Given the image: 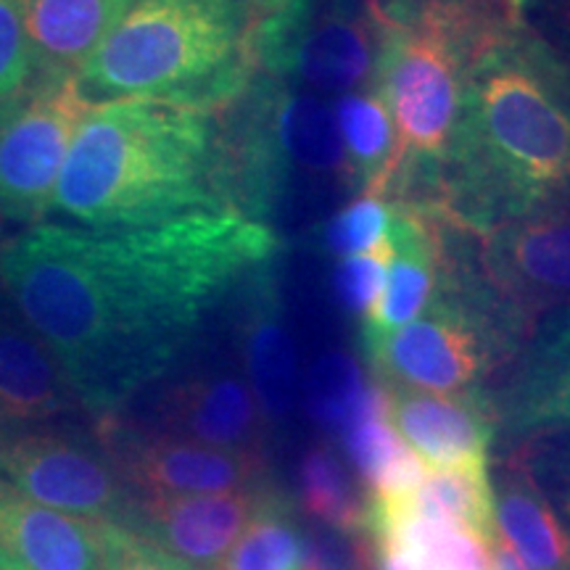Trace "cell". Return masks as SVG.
Instances as JSON below:
<instances>
[{"label": "cell", "mask_w": 570, "mask_h": 570, "mask_svg": "<svg viewBox=\"0 0 570 570\" xmlns=\"http://www.w3.org/2000/svg\"><path fill=\"white\" fill-rule=\"evenodd\" d=\"M281 254L235 209L142 227L35 225L0 248V283L80 407L117 415L173 370L244 277Z\"/></svg>", "instance_id": "obj_1"}, {"label": "cell", "mask_w": 570, "mask_h": 570, "mask_svg": "<svg viewBox=\"0 0 570 570\" xmlns=\"http://www.w3.org/2000/svg\"><path fill=\"white\" fill-rule=\"evenodd\" d=\"M523 32L512 0L470 56L441 167L436 217L475 235L570 194V117L525 53Z\"/></svg>", "instance_id": "obj_2"}, {"label": "cell", "mask_w": 570, "mask_h": 570, "mask_svg": "<svg viewBox=\"0 0 570 570\" xmlns=\"http://www.w3.org/2000/svg\"><path fill=\"white\" fill-rule=\"evenodd\" d=\"M223 209H235L223 122L167 101L92 106L48 204V212L96 230Z\"/></svg>", "instance_id": "obj_3"}, {"label": "cell", "mask_w": 570, "mask_h": 570, "mask_svg": "<svg viewBox=\"0 0 570 570\" xmlns=\"http://www.w3.org/2000/svg\"><path fill=\"white\" fill-rule=\"evenodd\" d=\"M259 71L254 0H125L77 88L90 106L167 101L217 114Z\"/></svg>", "instance_id": "obj_4"}, {"label": "cell", "mask_w": 570, "mask_h": 570, "mask_svg": "<svg viewBox=\"0 0 570 570\" xmlns=\"http://www.w3.org/2000/svg\"><path fill=\"white\" fill-rule=\"evenodd\" d=\"M508 11L510 0H423L404 24L375 27L367 85L386 104L396 135L389 202L439 209L470 56Z\"/></svg>", "instance_id": "obj_5"}, {"label": "cell", "mask_w": 570, "mask_h": 570, "mask_svg": "<svg viewBox=\"0 0 570 570\" xmlns=\"http://www.w3.org/2000/svg\"><path fill=\"white\" fill-rule=\"evenodd\" d=\"M223 125L233 206L275 227L285 206L309 190L341 188L352 177L336 111L288 77L259 71Z\"/></svg>", "instance_id": "obj_6"}, {"label": "cell", "mask_w": 570, "mask_h": 570, "mask_svg": "<svg viewBox=\"0 0 570 570\" xmlns=\"http://www.w3.org/2000/svg\"><path fill=\"white\" fill-rule=\"evenodd\" d=\"M529 327L512 317L479 269L449 259L446 238L439 288L415 323L360 344L377 381L431 394L475 389L483 375L518 352Z\"/></svg>", "instance_id": "obj_7"}, {"label": "cell", "mask_w": 570, "mask_h": 570, "mask_svg": "<svg viewBox=\"0 0 570 570\" xmlns=\"http://www.w3.org/2000/svg\"><path fill=\"white\" fill-rule=\"evenodd\" d=\"M92 106L75 77L35 71L0 101V219L38 223Z\"/></svg>", "instance_id": "obj_8"}, {"label": "cell", "mask_w": 570, "mask_h": 570, "mask_svg": "<svg viewBox=\"0 0 570 570\" xmlns=\"http://www.w3.org/2000/svg\"><path fill=\"white\" fill-rule=\"evenodd\" d=\"M479 240L481 281L525 327L570 304V194L489 227Z\"/></svg>", "instance_id": "obj_9"}, {"label": "cell", "mask_w": 570, "mask_h": 570, "mask_svg": "<svg viewBox=\"0 0 570 570\" xmlns=\"http://www.w3.org/2000/svg\"><path fill=\"white\" fill-rule=\"evenodd\" d=\"M98 444L106 449L135 499L223 494L256 489L269 479L267 454L230 452L142 431L117 415L98 417Z\"/></svg>", "instance_id": "obj_10"}, {"label": "cell", "mask_w": 570, "mask_h": 570, "mask_svg": "<svg viewBox=\"0 0 570 570\" xmlns=\"http://www.w3.org/2000/svg\"><path fill=\"white\" fill-rule=\"evenodd\" d=\"M0 479L32 502L125 525L135 494L101 444L63 431H32L0 446Z\"/></svg>", "instance_id": "obj_11"}, {"label": "cell", "mask_w": 570, "mask_h": 570, "mask_svg": "<svg viewBox=\"0 0 570 570\" xmlns=\"http://www.w3.org/2000/svg\"><path fill=\"white\" fill-rule=\"evenodd\" d=\"M230 298L248 389L254 391L269 428L288 423L298 394V356L285 315L277 256L252 269Z\"/></svg>", "instance_id": "obj_12"}, {"label": "cell", "mask_w": 570, "mask_h": 570, "mask_svg": "<svg viewBox=\"0 0 570 570\" xmlns=\"http://www.w3.org/2000/svg\"><path fill=\"white\" fill-rule=\"evenodd\" d=\"M494 404L510 441L570 433V304L541 317Z\"/></svg>", "instance_id": "obj_13"}, {"label": "cell", "mask_w": 570, "mask_h": 570, "mask_svg": "<svg viewBox=\"0 0 570 570\" xmlns=\"http://www.w3.org/2000/svg\"><path fill=\"white\" fill-rule=\"evenodd\" d=\"M267 483L246 491H223V494L135 499L125 529L183 560L185 566L217 570L246 531Z\"/></svg>", "instance_id": "obj_14"}, {"label": "cell", "mask_w": 570, "mask_h": 570, "mask_svg": "<svg viewBox=\"0 0 570 570\" xmlns=\"http://www.w3.org/2000/svg\"><path fill=\"white\" fill-rule=\"evenodd\" d=\"M389 420L423 462L436 468L487 460L499 433L494 394L475 386L458 394H431L381 381Z\"/></svg>", "instance_id": "obj_15"}, {"label": "cell", "mask_w": 570, "mask_h": 570, "mask_svg": "<svg viewBox=\"0 0 570 570\" xmlns=\"http://www.w3.org/2000/svg\"><path fill=\"white\" fill-rule=\"evenodd\" d=\"M151 431L230 452L267 454L273 428L244 375L209 370L164 391Z\"/></svg>", "instance_id": "obj_16"}, {"label": "cell", "mask_w": 570, "mask_h": 570, "mask_svg": "<svg viewBox=\"0 0 570 570\" xmlns=\"http://www.w3.org/2000/svg\"><path fill=\"white\" fill-rule=\"evenodd\" d=\"M119 523L32 502L0 479V560L11 570H104Z\"/></svg>", "instance_id": "obj_17"}, {"label": "cell", "mask_w": 570, "mask_h": 570, "mask_svg": "<svg viewBox=\"0 0 570 570\" xmlns=\"http://www.w3.org/2000/svg\"><path fill=\"white\" fill-rule=\"evenodd\" d=\"M389 238L394 262L375 309L360 320V344L389 336L415 320L433 302L444 256V219L394 204Z\"/></svg>", "instance_id": "obj_18"}, {"label": "cell", "mask_w": 570, "mask_h": 570, "mask_svg": "<svg viewBox=\"0 0 570 570\" xmlns=\"http://www.w3.org/2000/svg\"><path fill=\"white\" fill-rule=\"evenodd\" d=\"M77 404L51 348L0 298V428L46 423Z\"/></svg>", "instance_id": "obj_19"}, {"label": "cell", "mask_w": 570, "mask_h": 570, "mask_svg": "<svg viewBox=\"0 0 570 570\" xmlns=\"http://www.w3.org/2000/svg\"><path fill=\"white\" fill-rule=\"evenodd\" d=\"M494 489L497 533L533 570H570V531L533 479L525 458H510L499 468Z\"/></svg>", "instance_id": "obj_20"}, {"label": "cell", "mask_w": 570, "mask_h": 570, "mask_svg": "<svg viewBox=\"0 0 570 570\" xmlns=\"http://www.w3.org/2000/svg\"><path fill=\"white\" fill-rule=\"evenodd\" d=\"M35 71L75 77L122 11L125 0H17Z\"/></svg>", "instance_id": "obj_21"}, {"label": "cell", "mask_w": 570, "mask_h": 570, "mask_svg": "<svg viewBox=\"0 0 570 570\" xmlns=\"http://www.w3.org/2000/svg\"><path fill=\"white\" fill-rule=\"evenodd\" d=\"M341 439L362 487H367V497H407L425 479V462L391 425L386 389L377 377L370 381L365 402L356 410L352 423L341 431Z\"/></svg>", "instance_id": "obj_22"}, {"label": "cell", "mask_w": 570, "mask_h": 570, "mask_svg": "<svg viewBox=\"0 0 570 570\" xmlns=\"http://www.w3.org/2000/svg\"><path fill=\"white\" fill-rule=\"evenodd\" d=\"M365 537L394 547L407 570H491L489 544L473 531L415 515H399L367 499Z\"/></svg>", "instance_id": "obj_23"}, {"label": "cell", "mask_w": 570, "mask_h": 570, "mask_svg": "<svg viewBox=\"0 0 570 570\" xmlns=\"http://www.w3.org/2000/svg\"><path fill=\"white\" fill-rule=\"evenodd\" d=\"M373 499L399 515H415L473 531L487 544L497 539L494 489H491L489 460L468 465L428 470L415 491L399 499Z\"/></svg>", "instance_id": "obj_24"}, {"label": "cell", "mask_w": 570, "mask_h": 570, "mask_svg": "<svg viewBox=\"0 0 570 570\" xmlns=\"http://www.w3.org/2000/svg\"><path fill=\"white\" fill-rule=\"evenodd\" d=\"M352 177V190H365L389 198L391 161H394L396 135L383 98L370 88L354 90L333 104Z\"/></svg>", "instance_id": "obj_25"}, {"label": "cell", "mask_w": 570, "mask_h": 570, "mask_svg": "<svg viewBox=\"0 0 570 570\" xmlns=\"http://www.w3.org/2000/svg\"><path fill=\"white\" fill-rule=\"evenodd\" d=\"M367 497L356 489L348 465L331 441L306 449L298 465V508L323 529L365 533Z\"/></svg>", "instance_id": "obj_26"}, {"label": "cell", "mask_w": 570, "mask_h": 570, "mask_svg": "<svg viewBox=\"0 0 570 570\" xmlns=\"http://www.w3.org/2000/svg\"><path fill=\"white\" fill-rule=\"evenodd\" d=\"M302 539L288 494L269 481L246 531L217 570H296Z\"/></svg>", "instance_id": "obj_27"}, {"label": "cell", "mask_w": 570, "mask_h": 570, "mask_svg": "<svg viewBox=\"0 0 570 570\" xmlns=\"http://www.w3.org/2000/svg\"><path fill=\"white\" fill-rule=\"evenodd\" d=\"M370 381H365L362 365L344 352H333L317 362L309 375L306 399L312 417L327 431L338 433L352 423L356 410L365 402Z\"/></svg>", "instance_id": "obj_28"}, {"label": "cell", "mask_w": 570, "mask_h": 570, "mask_svg": "<svg viewBox=\"0 0 570 570\" xmlns=\"http://www.w3.org/2000/svg\"><path fill=\"white\" fill-rule=\"evenodd\" d=\"M391 217H394V206L386 196L360 190L352 202H346L325 219L317 230V246L336 259L365 254L389 238Z\"/></svg>", "instance_id": "obj_29"}, {"label": "cell", "mask_w": 570, "mask_h": 570, "mask_svg": "<svg viewBox=\"0 0 570 570\" xmlns=\"http://www.w3.org/2000/svg\"><path fill=\"white\" fill-rule=\"evenodd\" d=\"M391 262H394V244H391V238L381 240V244L365 254L338 259L336 273H333V288H336L341 309L365 320L375 309L383 288H386Z\"/></svg>", "instance_id": "obj_30"}, {"label": "cell", "mask_w": 570, "mask_h": 570, "mask_svg": "<svg viewBox=\"0 0 570 570\" xmlns=\"http://www.w3.org/2000/svg\"><path fill=\"white\" fill-rule=\"evenodd\" d=\"M296 570H370V541L365 533H338L317 525L304 533Z\"/></svg>", "instance_id": "obj_31"}, {"label": "cell", "mask_w": 570, "mask_h": 570, "mask_svg": "<svg viewBox=\"0 0 570 570\" xmlns=\"http://www.w3.org/2000/svg\"><path fill=\"white\" fill-rule=\"evenodd\" d=\"M35 71L30 42L17 0H0V101L21 88Z\"/></svg>", "instance_id": "obj_32"}, {"label": "cell", "mask_w": 570, "mask_h": 570, "mask_svg": "<svg viewBox=\"0 0 570 570\" xmlns=\"http://www.w3.org/2000/svg\"><path fill=\"white\" fill-rule=\"evenodd\" d=\"M104 570H196L185 566L183 560L173 558L151 541H146L138 533L119 525L117 537H114L111 552L106 558Z\"/></svg>", "instance_id": "obj_33"}, {"label": "cell", "mask_w": 570, "mask_h": 570, "mask_svg": "<svg viewBox=\"0 0 570 570\" xmlns=\"http://www.w3.org/2000/svg\"><path fill=\"white\" fill-rule=\"evenodd\" d=\"M525 462L547 499L558 504L560 520L570 531V436L547 449L541 458H525Z\"/></svg>", "instance_id": "obj_34"}, {"label": "cell", "mask_w": 570, "mask_h": 570, "mask_svg": "<svg viewBox=\"0 0 570 570\" xmlns=\"http://www.w3.org/2000/svg\"><path fill=\"white\" fill-rule=\"evenodd\" d=\"M523 42L533 67L539 69V75L544 77V82L550 85L554 96H558V101L562 104V109H566L570 117V59L554 51L547 40H541L539 32L533 30L529 21H525Z\"/></svg>", "instance_id": "obj_35"}, {"label": "cell", "mask_w": 570, "mask_h": 570, "mask_svg": "<svg viewBox=\"0 0 570 570\" xmlns=\"http://www.w3.org/2000/svg\"><path fill=\"white\" fill-rule=\"evenodd\" d=\"M541 9H544V17L550 19V24L554 27V38L547 42H550L554 51L570 59V0H544Z\"/></svg>", "instance_id": "obj_36"}, {"label": "cell", "mask_w": 570, "mask_h": 570, "mask_svg": "<svg viewBox=\"0 0 570 570\" xmlns=\"http://www.w3.org/2000/svg\"><path fill=\"white\" fill-rule=\"evenodd\" d=\"M491 570H533L512 547L497 533V539L489 544Z\"/></svg>", "instance_id": "obj_37"}, {"label": "cell", "mask_w": 570, "mask_h": 570, "mask_svg": "<svg viewBox=\"0 0 570 570\" xmlns=\"http://www.w3.org/2000/svg\"><path fill=\"white\" fill-rule=\"evenodd\" d=\"M0 570H11V568H9V566H6V562H3V560H0Z\"/></svg>", "instance_id": "obj_38"}]
</instances>
